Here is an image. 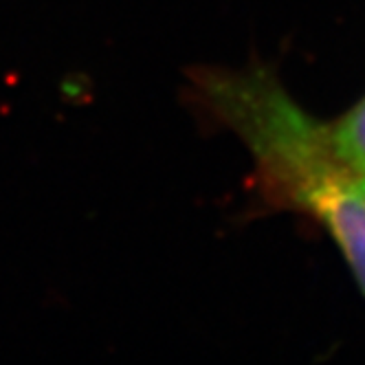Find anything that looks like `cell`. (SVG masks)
<instances>
[{
    "instance_id": "1",
    "label": "cell",
    "mask_w": 365,
    "mask_h": 365,
    "mask_svg": "<svg viewBox=\"0 0 365 365\" xmlns=\"http://www.w3.org/2000/svg\"><path fill=\"white\" fill-rule=\"evenodd\" d=\"M190 82L205 115L251 152L262 196L322 225L365 293V187L334 152L328 125L297 106L264 66L194 68Z\"/></svg>"
},
{
    "instance_id": "2",
    "label": "cell",
    "mask_w": 365,
    "mask_h": 365,
    "mask_svg": "<svg viewBox=\"0 0 365 365\" xmlns=\"http://www.w3.org/2000/svg\"><path fill=\"white\" fill-rule=\"evenodd\" d=\"M328 130L339 159L359 178H365V97L328 125Z\"/></svg>"
},
{
    "instance_id": "3",
    "label": "cell",
    "mask_w": 365,
    "mask_h": 365,
    "mask_svg": "<svg viewBox=\"0 0 365 365\" xmlns=\"http://www.w3.org/2000/svg\"><path fill=\"white\" fill-rule=\"evenodd\" d=\"M361 182H363V187H365V178H361Z\"/></svg>"
}]
</instances>
